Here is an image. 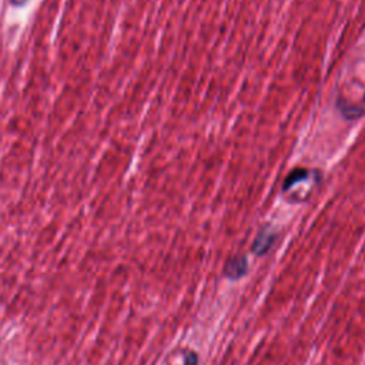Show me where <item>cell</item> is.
<instances>
[{
	"instance_id": "6da1fadb",
	"label": "cell",
	"mask_w": 365,
	"mask_h": 365,
	"mask_svg": "<svg viewBox=\"0 0 365 365\" xmlns=\"http://www.w3.org/2000/svg\"><path fill=\"white\" fill-rule=\"evenodd\" d=\"M247 272V259L244 257H237L234 259H230L224 268L225 277L231 279H238Z\"/></svg>"
},
{
	"instance_id": "7a4b0ae2",
	"label": "cell",
	"mask_w": 365,
	"mask_h": 365,
	"mask_svg": "<svg viewBox=\"0 0 365 365\" xmlns=\"http://www.w3.org/2000/svg\"><path fill=\"white\" fill-rule=\"evenodd\" d=\"M274 235L272 234H269V232H259V235L257 237V240H255V242H254V245H252V251L255 252V254H264V252H267L268 250H269V247L272 245V242H274Z\"/></svg>"
},
{
	"instance_id": "3957f363",
	"label": "cell",
	"mask_w": 365,
	"mask_h": 365,
	"mask_svg": "<svg viewBox=\"0 0 365 365\" xmlns=\"http://www.w3.org/2000/svg\"><path fill=\"white\" fill-rule=\"evenodd\" d=\"M305 175H307V171H302V170H298V171L292 173V174L287 178V181H285V184H284V190H287V188H288L289 185H292L295 181L305 178Z\"/></svg>"
},
{
	"instance_id": "277c9868",
	"label": "cell",
	"mask_w": 365,
	"mask_h": 365,
	"mask_svg": "<svg viewBox=\"0 0 365 365\" xmlns=\"http://www.w3.org/2000/svg\"><path fill=\"white\" fill-rule=\"evenodd\" d=\"M198 364V358L194 352H190L187 356H185V361H184V365H197Z\"/></svg>"
}]
</instances>
